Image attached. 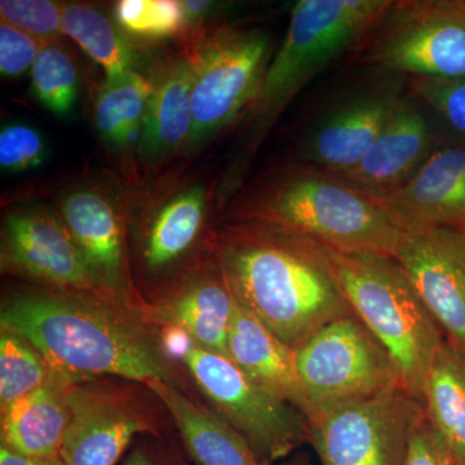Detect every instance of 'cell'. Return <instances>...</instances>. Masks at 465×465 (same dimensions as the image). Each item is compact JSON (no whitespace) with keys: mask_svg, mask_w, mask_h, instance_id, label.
Returning <instances> with one entry per match:
<instances>
[{"mask_svg":"<svg viewBox=\"0 0 465 465\" xmlns=\"http://www.w3.org/2000/svg\"><path fill=\"white\" fill-rule=\"evenodd\" d=\"M271 36L259 29L223 26L204 33L188 52L194 60L193 128L197 150L251 108L271 63Z\"/></svg>","mask_w":465,"mask_h":465,"instance_id":"9","label":"cell"},{"mask_svg":"<svg viewBox=\"0 0 465 465\" xmlns=\"http://www.w3.org/2000/svg\"><path fill=\"white\" fill-rule=\"evenodd\" d=\"M0 329L32 342L52 369L75 379L166 381L182 388L180 363L143 307L94 293L51 289L9 296Z\"/></svg>","mask_w":465,"mask_h":465,"instance_id":"1","label":"cell"},{"mask_svg":"<svg viewBox=\"0 0 465 465\" xmlns=\"http://www.w3.org/2000/svg\"><path fill=\"white\" fill-rule=\"evenodd\" d=\"M0 258L3 272L41 283L43 289L119 300L92 273L65 223L45 211L18 210L5 217Z\"/></svg>","mask_w":465,"mask_h":465,"instance_id":"12","label":"cell"},{"mask_svg":"<svg viewBox=\"0 0 465 465\" xmlns=\"http://www.w3.org/2000/svg\"><path fill=\"white\" fill-rule=\"evenodd\" d=\"M76 381L54 370L41 388L0 410V445L24 457L60 458L72 420L67 393Z\"/></svg>","mask_w":465,"mask_h":465,"instance_id":"20","label":"cell"},{"mask_svg":"<svg viewBox=\"0 0 465 465\" xmlns=\"http://www.w3.org/2000/svg\"><path fill=\"white\" fill-rule=\"evenodd\" d=\"M316 243L349 307L420 401L425 376L446 339L406 272L394 256Z\"/></svg>","mask_w":465,"mask_h":465,"instance_id":"4","label":"cell"},{"mask_svg":"<svg viewBox=\"0 0 465 465\" xmlns=\"http://www.w3.org/2000/svg\"><path fill=\"white\" fill-rule=\"evenodd\" d=\"M420 405L394 388L309 421L308 445L320 465H402Z\"/></svg>","mask_w":465,"mask_h":465,"instance_id":"11","label":"cell"},{"mask_svg":"<svg viewBox=\"0 0 465 465\" xmlns=\"http://www.w3.org/2000/svg\"><path fill=\"white\" fill-rule=\"evenodd\" d=\"M54 371L32 342L0 329V410L41 388Z\"/></svg>","mask_w":465,"mask_h":465,"instance_id":"27","label":"cell"},{"mask_svg":"<svg viewBox=\"0 0 465 465\" xmlns=\"http://www.w3.org/2000/svg\"><path fill=\"white\" fill-rule=\"evenodd\" d=\"M403 97L399 85L366 91L330 113L309 134L307 164L341 176L366 154Z\"/></svg>","mask_w":465,"mask_h":465,"instance_id":"18","label":"cell"},{"mask_svg":"<svg viewBox=\"0 0 465 465\" xmlns=\"http://www.w3.org/2000/svg\"><path fill=\"white\" fill-rule=\"evenodd\" d=\"M63 8L51 0H2L3 23L33 36L43 45L56 42L63 33Z\"/></svg>","mask_w":465,"mask_h":465,"instance_id":"30","label":"cell"},{"mask_svg":"<svg viewBox=\"0 0 465 465\" xmlns=\"http://www.w3.org/2000/svg\"><path fill=\"white\" fill-rule=\"evenodd\" d=\"M63 222L101 286L116 299L143 307L134 293L125 259L124 225L115 204L104 193L85 188L61 203Z\"/></svg>","mask_w":465,"mask_h":465,"instance_id":"17","label":"cell"},{"mask_svg":"<svg viewBox=\"0 0 465 465\" xmlns=\"http://www.w3.org/2000/svg\"><path fill=\"white\" fill-rule=\"evenodd\" d=\"M436 146L430 119L418 104L403 97L357 166L338 177L381 200L409 182Z\"/></svg>","mask_w":465,"mask_h":465,"instance_id":"16","label":"cell"},{"mask_svg":"<svg viewBox=\"0 0 465 465\" xmlns=\"http://www.w3.org/2000/svg\"><path fill=\"white\" fill-rule=\"evenodd\" d=\"M36 99L56 114H66L78 96V70L72 56L56 43L43 45L32 67Z\"/></svg>","mask_w":465,"mask_h":465,"instance_id":"28","label":"cell"},{"mask_svg":"<svg viewBox=\"0 0 465 465\" xmlns=\"http://www.w3.org/2000/svg\"><path fill=\"white\" fill-rule=\"evenodd\" d=\"M308 421L403 387L381 342L351 312L324 324L296 351Z\"/></svg>","mask_w":465,"mask_h":465,"instance_id":"7","label":"cell"},{"mask_svg":"<svg viewBox=\"0 0 465 465\" xmlns=\"http://www.w3.org/2000/svg\"><path fill=\"white\" fill-rule=\"evenodd\" d=\"M210 246L235 300L293 351L353 312L309 238L234 220L213 235Z\"/></svg>","mask_w":465,"mask_h":465,"instance_id":"2","label":"cell"},{"mask_svg":"<svg viewBox=\"0 0 465 465\" xmlns=\"http://www.w3.org/2000/svg\"><path fill=\"white\" fill-rule=\"evenodd\" d=\"M171 356L182 363L198 390L246 439L259 463L272 465L308 445L307 416L272 396L232 360L195 344L173 329H162Z\"/></svg>","mask_w":465,"mask_h":465,"instance_id":"6","label":"cell"},{"mask_svg":"<svg viewBox=\"0 0 465 465\" xmlns=\"http://www.w3.org/2000/svg\"><path fill=\"white\" fill-rule=\"evenodd\" d=\"M194 73V60L186 54L167 61L152 79L153 90L139 143L143 161H162L177 150L188 148Z\"/></svg>","mask_w":465,"mask_h":465,"instance_id":"22","label":"cell"},{"mask_svg":"<svg viewBox=\"0 0 465 465\" xmlns=\"http://www.w3.org/2000/svg\"><path fill=\"white\" fill-rule=\"evenodd\" d=\"M152 79L136 70L114 84H105L96 101L97 130L110 145L125 148L134 142L143 127L150 94Z\"/></svg>","mask_w":465,"mask_h":465,"instance_id":"26","label":"cell"},{"mask_svg":"<svg viewBox=\"0 0 465 465\" xmlns=\"http://www.w3.org/2000/svg\"><path fill=\"white\" fill-rule=\"evenodd\" d=\"M402 465H459L420 405L412 421Z\"/></svg>","mask_w":465,"mask_h":465,"instance_id":"33","label":"cell"},{"mask_svg":"<svg viewBox=\"0 0 465 465\" xmlns=\"http://www.w3.org/2000/svg\"><path fill=\"white\" fill-rule=\"evenodd\" d=\"M393 0H300L282 45L250 108V143L265 136L302 88L342 54L365 42Z\"/></svg>","mask_w":465,"mask_h":465,"instance_id":"5","label":"cell"},{"mask_svg":"<svg viewBox=\"0 0 465 465\" xmlns=\"http://www.w3.org/2000/svg\"><path fill=\"white\" fill-rule=\"evenodd\" d=\"M272 465H316L314 464V459L312 457L311 452L307 450L300 449L298 451L291 454L290 457L283 459V460L278 461V463Z\"/></svg>","mask_w":465,"mask_h":465,"instance_id":"37","label":"cell"},{"mask_svg":"<svg viewBox=\"0 0 465 465\" xmlns=\"http://www.w3.org/2000/svg\"><path fill=\"white\" fill-rule=\"evenodd\" d=\"M235 305L237 300L213 259V264L186 275L157 302H143V312L159 329L182 331L206 351L229 358Z\"/></svg>","mask_w":465,"mask_h":465,"instance_id":"14","label":"cell"},{"mask_svg":"<svg viewBox=\"0 0 465 465\" xmlns=\"http://www.w3.org/2000/svg\"><path fill=\"white\" fill-rule=\"evenodd\" d=\"M0 465H65L63 459H36L24 457V455L17 454L12 451L11 449L5 448V445H0Z\"/></svg>","mask_w":465,"mask_h":465,"instance_id":"36","label":"cell"},{"mask_svg":"<svg viewBox=\"0 0 465 465\" xmlns=\"http://www.w3.org/2000/svg\"><path fill=\"white\" fill-rule=\"evenodd\" d=\"M361 47L363 61L391 73L465 79V0L393 2Z\"/></svg>","mask_w":465,"mask_h":465,"instance_id":"8","label":"cell"},{"mask_svg":"<svg viewBox=\"0 0 465 465\" xmlns=\"http://www.w3.org/2000/svg\"><path fill=\"white\" fill-rule=\"evenodd\" d=\"M63 33L103 67L105 84H114L134 72L133 45L99 9L84 3L64 5Z\"/></svg>","mask_w":465,"mask_h":465,"instance_id":"25","label":"cell"},{"mask_svg":"<svg viewBox=\"0 0 465 465\" xmlns=\"http://www.w3.org/2000/svg\"><path fill=\"white\" fill-rule=\"evenodd\" d=\"M43 47L42 43L7 23H0V73L17 78L32 70Z\"/></svg>","mask_w":465,"mask_h":465,"instance_id":"34","label":"cell"},{"mask_svg":"<svg viewBox=\"0 0 465 465\" xmlns=\"http://www.w3.org/2000/svg\"><path fill=\"white\" fill-rule=\"evenodd\" d=\"M416 97L465 139V79L410 78Z\"/></svg>","mask_w":465,"mask_h":465,"instance_id":"31","label":"cell"},{"mask_svg":"<svg viewBox=\"0 0 465 465\" xmlns=\"http://www.w3.org/2000/svg\"><path fill=\"white\" fill-rule=\"evenodd\" d=\"M154 393L173 419L180 442L195 465H262L246 439L208 403L191 399L182 388L150 381Z\"/></svg>","mask_w":465,"mask_h":465,"instance_id":"19","label":"cell"},{"mask_svg":"<svg viewBox=\"0 0 465 465\" xmlns=\"http://www.w3.org/2000/svg\"><path fill=\"white\" fill-rule=\"evenodd\" d=\"M378 202L403 229L465 234V143L437 145L409 182Z\"/></svg>","mask_w":465,"mask_h":465,"instance_id":"15","label":"cell"},{"mask_svg":"<svg viewBox=\"0 0 465 465\" xmlns=\"http://www.w3.org/2000/svg\"><path fill=\"white\" fill-rule=\"evenodd\" d=\"M45 145L41 134L25 124H8L0 133V166L7 173H24L41 166Z\"/></svg>","mask_w":465,"mask_h":465,"instance_id":"32","label":"cell"},{"mask_svg":"<svg viewBox=\"0 0 465 465\" xmlns=\"http://www.w3.org/2000/svg\"><path fill=\"white\" fill-rule=\"evenodd\" d=\"M72 420L60 458L65 465H115L142 436L164 434L157 397L143 382L88 378L70 385Z\"/></svg>","mask_w":465,"mask_h":465,"instance_id":"10","label":"cell"},{"mask_svg":"<svg viewBox=\"0 0 465 465\" xmlns=\"http://www.w3.org/2000/svg\"><path fill=\"white\" fill-rule=\"evenodd\" d=\"M121 465H195L182 442L168 434L139 437L124 455Z\"/></svg>","mask_w":465,"mask_h":465,"instance_id":"35","label":"cell"},{"mask_svg":"<svg viewBox=\"0 0 465 465\" xmlns=\"http://www.w3.org/2000/svg\"><path fill=\"white\" fill-rule=\"evenodd\" d=\"M421 405L459 465H465V351L443 342L428 370Z\"/></svg>","mask_w":465,"mask_h":465,"instance_id":"24","label":"cell"},{"mask_svg":"<svg viewBox=\"0 0 465 465\" xmlns=\"http://www.w3.org/2000/svg\"><path fill=\"white\" fill-rule=\"evenodd\" d=\"M229 358L272 396L308 415L296 351L269 331L238 302L229 333Z\"/></svg>","mask_w":465,"mask_h":465,"instance_id":"21","label":"cell"},{"mask_svg":"<svg viewBox=\"0 0 465 465\" xmlns=\"http://www.w3.org/2000/svg\"><path fill=\"white\" fill-rule=\"evenodd\" d=\"M394 258L446 341L465 351V234L443 228L403 229Z\"/></svg>","mask_w":465,"mask_h":465,"instance_id":"13","label":"cell"},{"mask_svg":"<svg viewBox=\"0 0 465 465\" xmlns=\"http://www.w3.org/2000/svg\"><path fill=\"white\" fill-rule=\"evenodd\" d=\"M234 216L331 249L391 256L403 234L381 203L311 164L275 171L247 194Z\"/></svg>","mask_w":465,"mask_h":465,"instance_id":"3","label":"cell"},{"mask_svg":"<svg viewBox=\"0 0 465 465\" xmlns=\"http://www.w3.org/2000/svg\"><path fill=\"white\" fill-rule=\"evenodd\" d=\"M115 18L125 32L148 39L168 38L185 27L182 2L176 0H122Z\"/></svg>","mask_w":465,"mask_h":465,"instance_id":"29","label":"cell"},{"mask_svg":"<svg viewBox=\"0 0 465 465\" xmlns=\"http://www.w3.org/2000/svg\"><path fill=\"white\" fill-rule=\"evenodd\" d=\"M206 213L207 192L202 185L183 189L162 204L143 234L142 259L149 274L171 271L192 252Z\"/></svg>","mask_w":465,"mask_h":465,"instance_id":"23","label":"cell"}]
</instances>
